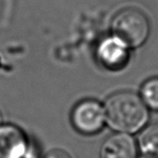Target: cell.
Segmentation results:
<instances>
[{"label": "cell", "mask_w": 158, "mask_h": 158, "mask_svg": "<svg viewBox=\"0 0 158 158\" xmlns=\"http://www.w3.org/2000/svg\"><path fill=\"white\" fill-rule=\"evenodd\" d=\"M114 35L128 48H138L145 43L150 34V23L140 10L126 9L115 15L112 23Z\"/></svg>", "instance_id": "cell-2"}, {"label": "cell", "mask_w": 158, "mask_h": 158, "mask_svg": "<svg viewBox=\"0 0 158 158\" xmlns=\"http://www.w3.org/2000/svg\"><path fill=\"white\" fill-rule=\"evenodd\" d=\"M104 111L108 126L121 133H136L149 119L148 107L139 95L131 91L111 95L105 102Z\"/></svg>", "instance_id": "cell-1"}, {"label": "cell", "mask_w": 158, "mask_h": 158, "mask_svg": "<svg viewBox=\"0 0 158 158\" xmlns=\"http://www.w3.org/2000/svg\"><path fill=\"white\" fill-rule=\"evenodd\" d=\"M71 122L75 130L83 135L97 134L106 122L104 107L95 100L82 101L73 109Z\"/></svg>", "instance_id": "cell-3"}, {"label": "cell", "mask_w": 158, "mask_h": 158, "mask_svg": "<svg viewBox=\"0 0 158 158\" xmlns=\"http://www.w3.org/2000/svg\"><path fill=\"white\" fill-rule=\"evenodd\" d=\"M140 95L148 108L158 111V77L151 78L142 85Z\"/></svg>", "instance_id": "cell-8"}, {"label": "cell", "mask_w": 158, "mask_h": 158, "mask_svg": "<svg viewBox=\"0 0 158 158\" xmlns=\"http://www.w3.org/2000/svg\"><path fill=\"white\" fill-rule=\"evenodd\" d=\"M139 145L145 156L158 158V124L147 127L139 137Z\"/></svg>", "instance_id": "cell-7"}, {"label": "cell", "mask_w": 158, "mask_h": 158, "mask_svg": "<svg viewBox=\"0 0 158 158\" xmlns=\"http://www.w3.org/2000/svg\"><path fill=\"white\" fill-rule=\"evenodd\" d=\"M101 158H136L137 146L134 139L127 133L118 132L107 138L102 145Z\"/></svg>", "instance_id": "cell-6"}, {"label": "cell", "mask_w": 158, "mask_h": 158, "mask_svg": "<svg viewBox=\"0 0 158 158\" xmlns=\"http://www.w3.org/2000/svg\"><path fill=\"white\" fill-rule=\"evenodd\" d=\"M43 158H72L71 155L61 149H54L48 151Z\"/></svg>", "instance_id": "cell-9"}, {"label": "cell", "mask_w": 158, "mask_h": 158, "mask_svg": "<svg viewBox=\"0 0 158 158\" xmlns=\"http://www.w3.org/2000/svg\"><path fill=\"white\" fill-rule=\"evenodd\" d=\"M140 158H152V157H149V156H145V155H144L143 157H140Z\"/></svg>", "instance_id": "cell-11"}, {"label": "cell", "mask_w": 158, "mask_h": 158, "mask_svg": "<svg viewBox=\"0 0 158 158\" xmlns=\"http://www.w3.org/2000/svg\"><path fill=\"white\" fill-rule=\"evenodd\" d=\"M2 120H3V117H2V113H1V111H0V125H1V123H2Z\"/></svg>", "instance_id": "cell-10"}, {"label": "cell", "mask_w": 158, "mask_h": 158, "mask_svg": "<svg viewBox=\"0 0 158 158\" xmlns=\"http://www.w3.org/2000/svg\"><path fill=\"white\" fill-rule=\"evenodd\" d=\"M97 58L104 68L111 71H118L128 63L129 48L114 35L107 37L99 44Z\"/></svg>", "instance_id": "cell-4"}, {"label": "cell", "mask_w": 158, "mask_h": 158, "mask_svg": "<svg viewBox=\"0 0 158 158\" xmlns=\"http://www.w3.org/2000/svg\"><path fill=\"white\" fill-rule=\"evenodd\" d=\"M27 145L22 129L10 124L0 125V158H22Z\"/></svg>", "instance_id": "cell-5"}]
</instances>
